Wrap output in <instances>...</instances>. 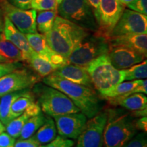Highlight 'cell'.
Wrapping results in <instances>:
<instances>
[{
  "label": "cell",
  "instance_id": "obj_29",
  "mask_svg": "<svg viewBox=\"0 0 147 147\" xmlns=\"http://www.w3.org/2000/svg\"><path fill=\"white\" fill-rule=\"evenodd\" d=\"M29 118L30 117L26 113H23L21 115L12 119L5 125V131L14 138H17L20 136L24 125Z\"/></svg>",
  "mask_w": 147,
  "mask_h": 147
},
{
  "label": "cell",
  "instance_id": "obj_19",
  "mask_svg": "<svg viewBox=\"0 0 147 147\" xmlns=\"http://www.w3.org/2000/svg\"><path fill=\"white\" fill-rule=\"evenodd\" d=\"M110 104L122 106L130 111L147 109V97L142 93H126L112 98L106 99Z\"/></svg>",
  "mask_w": 147,
  "mask_h": 147
},
{
  "label": "cell",
  "instance_id": "obj_34",
  "mask_svg": "<svg viewBox=\"0 0 147 147\" xmlns=\"http://www.w3.org/2000/svg\"><path fill=\"white\" fill-rule=\"evenodd\" d=\"M21 65L18 62L0 63V78L7 74L12 72L16 69L21 68Z\"/></svg>",
  "mask_w": 147,
  "mask_h": 147
},
{
  "label": "cell",
  "instance_id": "obj_46",
  "mask_svg": "<svg viewBox=\"0 0 147 147\" xmlns=\"http://www.w3.org/2000/svg\"><path fill=\"white\" fill-rule=\"evenodd\" d=\"M56 1H57L58 4H59V3H60L61 2V1H62V0H56Z\"/></svg>",
  "mask_w": 147,
  "mask_h": 147
},
{
  "label": "cell",
  "instance_id": "obj_39",
  "mask_svg": "<svg viewBox=\"0 0 147 147\" xmlns=\"http://www.w3.org/2000/svg\"><path fill=\"white\" fill-rule=\"evenodd\" d=\"M134 122V125L136 129L140 130L146 133L147 131V117H142L137 119Z\"/></svg>",
  "mask_w": 147,
  "mask_h": 147
},
{
  "label": "cell",
  "instance_id": "obj_17",
  "mask_svg": "<svg viewBox=\"0 0 147 147\" xmlns=\"http://www.w3.org/2000/svg\"><path fill=\"white\" fill-rule=\"evenodd\" d=\"M3 36L6 40L14 44L25 55V61L27 62L29 56L34 52V50L29 45L25 35L20 32L9 18L4 16L3 18Z\"/></svg>",
  "mask_w": 147,
  "mask_h": 147
},
{
  "label": "cell",
  "instance_id": "obj_37",
  "mask_svg": "<svg viewBox=\"0 0 147 147\" xmlns=\"http://www.w3.org/2000/svg\"><path fill=\"white\" fill-rule=\"evenodd\" d=\"M11 4L23 10L32 9L31 1L32 0H8Z\"/></svg>",
  "mask_w": 147,
  "mask_h": 147
},
{
  "label": "cell",
  "instance_id": "obj_27",
  "mask_svg": "<svg viewBox=\"0 0 147 147\" xmlns=\"http://www.w3.org/2000/svg\"><path fill=\"white\" fill-rule=\"evenodd\" d=\"M57 11L44 10L40 11L37 15V29L42 34H45L52 28Z\"/></svg>",
  "mask_w": 147,
  "mask_h": 147
},
{
  "label": "cell",
  "instance_id": "obj_2",
  "mask_svg": "<svg viewBox=\"0 0 147 147\" xmlns=\"http://www.w3.org/2000/svg\"><path fill=\"white\" fill-rule=\"evenodd\" d=\"M90 33L76 24L57 16L52 28L43 35L51 49L67 59L76 46Z\"/></svg>",
  "mask_w": 147,
  "mask_h": 147
},
{
  "label": "cell",
  "instance_id": "obj_7",
  "mask_svg": "<svg viewBox=\"0 0 147 147\" xmlns=\"http://www.w3.org/2000/svg\"><path fill=\"white\" fill-rule=\"evenodd\" d=\"M57 12L61 17L90 32H97L98 25L87 0H62Z\"/></svg>",
  "mask_w": 147,
  "mask_h": 147
},
{
  "label": "cell",
  "instance_id": "obj_35",
  "mask_svg": "<svg viewBox=\"0 0 147 147\" xmlns=\"http://www.w3.org/2000/svg\"><path fill=\"white\" fill-rule=\"evenodd\" d=\"M14 147H45V145L41 144L32 136L27 139H19L15 142Z\"/></svg>",
  "mask_w": 147,
  "mask_h": 147
},
{
  "label": "cell",
  "instance_id": "obj_22",
  "mask_svg": "<svg viewBox=\"0 0 147 147\" xmlns=\"http://www.w3.org/2000/svg\"><path fill=\"white\" fill-rule=\"evenodd\" d=\"M57 134V131L54 119L48 117L46 119L44 124L34 134L33 137L41 144L46 145L56 138Z\"/></svg>",
  "mask_w": 147,
  "mask_h": 147
},
{
  "label": "cell",
  "instance_id": "obj_4",
  "mask_svg": "<svg viewBox=\"0 0 147 147\" xmlns=\"http://www.w3.org/2000/svg\"><path fill=\"white\" fill-rule=\"evenodd\" d=\"M38 103L46 115L49 117L76 113L79 108L64 93L47 84H38L35 87Z\"/></svg>",
  "mask_w": 147,
  "mask_h": 147
},
{
  "label": "cell",
  "instance_id": "obj_31",
  "mask_svg": "<svg viewBox=\"0 0 147 147\" xmlns=\"http://www.w3.org/2000/svg\"><path fill=\"white\" fill-rule=\"evenodd\" d=\"M146 133L142 132L132 138L124 147H147Z\"/></svg>",
  "mask_w": 147,
  "mask_h": 147
},
{
  "label": "cell",
  "instance_id": "obj_41",
  "mask_svg": "<svg viewBox=\"0 0 147 147\" xmlns=\"http://www.w3.org/2000/svg\"><path fill=\"white\" fill-rule=\"evenodd\" d=\"M147 113V109L136 110V111H131V116L135 117H146Z\"/></svg>",
  "mask_w": 147,
  "mask_h": 147
},
{
  "label": "cell",
  "instance_id": "obj_42",
  "mask_svg": "<svg viewBox=\"0 0 147 147\" xmlns=\"http://www.w3.org/2000/svg\"><path fill=\"white\" fill-rule=\"evenodd\" d=\"M3 20L1 16V14L0 13V38L3 36Z\"/></svg>",
  "mask_w": 147,
  "mask_h": 147
},
{
  "label": "cell",
  "instance_id": "obj_24",
  "mask_svg": "<svg viewBox=\"0 0 147 147\" xmlns=\"http://www.w3.org/2000/svg\"><path fill=\"white\" fill-rule=\"evenodd\" d=\"M140 80L121 82L120 83L110 87V89L106 90V91L100 92V93H99V95L104 99L120 96V95L129 93L130 91L134 90L140 83Z\"/></svg>",
  "mask_w": 147,
  "mask_h": 147
},
{
  "label": "cell",
  "instance_id": "obj_13",
  "mask_svg": "<svg viewBox=\"0 0 147 147\" xmlns=\"http://www.w3.org/2000/svg\"><path fill=\"white\" fill-rule=\"evenodd\" d=\"M57 131L61 136L77 139L85 126L87 117L81 112L53 117Z\"/></svg>",
  "mask_w": 147,
  "mask_h": 147
},
{
  "label": "cell",
  "instance_id": "obj_10",
  "mask_svg": "<svg viewBox=\"0 0 147 147\" xmlns=\"http://www.w3.org/2000/svg\"><path fill=\"white\" fill-rule=\"evenodd\" d=\"M41 77L25 69H17L0 78V97L27 89L34 86Z\"/></svg>",
  "mask_w": 147,
  "mask_h": 147
},
{
  "label": "cell",
  "instance_id": "obj_15",
  "mask_svg": "<svg viewBox=\"0 0 147 147\" xmlns=\"http://www.w3.org/2000/svg\"><path fill=\"white\" fill-rule=\"evenodd\" d=\"M108 56L116 69L122 70L143 61L146 57L136 51L123 47H110Z\"/></svg>",
  "mask_w": 147,
  "mask_h": 147
},
{
  "label": "cell",
  "instance_id": "obj_32",
  "mask_svg": "<svg viewBox=\"0 0 147 147\" xmlns=\"http://www.w3.org/2000/svg\"><path fill=\"white\" fill-rule=\"evenodd\" d=\"M74 145V142L71 139L57 136L51 142L45 145V147H73Z\"/></svg>",
  "mask_w": 147,
  "mask_h": 147
},
{
  "label": "cell",
  "instance_id": "obj_45",
  "mask_svg": "<svg viewBox=\"0 0 147 147\" xmlns=\"http://www.w3.org/2000/svg\"><path fill=\"white\" fill-rule=\"evenodd\" d=\"M121 3H122L124 5H127L129 3H131L133 0H119Z\"/></svg>",
  "mask_w": 147,
  "mask_h": 147
},
{
  "label": "cell",
  "instance_id": "obj_26",
  "mask_svg": "<svg viewBox=\"0 0 147 147\" xmlns=\"http://www.w3.org/2000/svg\"><path fill=\"white\" fill-rule=\"evenodd\" d=\"M47 117L42 114L30 117L26 121L22 129L19 138L20 140L27 139L32 137L38 131V129L45 122Z\"/></svg>",
  "mask_w": 147,
  "mask_h": 147
},
{
  "label": "cell",
  "instance_id": "obj_1",
  "mask_svg": "<svg viewBox=\"0 0 147 147\" xmlns=\"http://www.w3.org/2000/svg\"><path fill=\"white\" fill-rule=\"evenodd\" d=\"M42 81L68 97L87 119L92 118L101 111L100 98L93 88L70 82L53 73L44 77Z\"/></svg>",
  "mask_w": 147,
  "mask_h": 147
},
{
  "label": "cell",
  "instance_id": "obj_8",
  "mask_svg": "<svg viewBox=\"0 0 147 147\" xmlns=\"http://www.w3.org/2000/svg\"><path fill=\"white\" fill-rule=\"evenodd\" d=\"M0 13L8 17L23 34L38 33L37 11L34 9L23 10L12 5L8 0H0Z\"/></svg>",
  "mask_w": 147,
  "mask_h": 147
},
{
  "label": "cell",
  "instance_id": "obj_44",
  "mask_svg": "<svg viewBox=\"0 0 147 147\" xmlns=\"http://www.w3.org/2000/svg\"><path fill=\"white\" fill-rule=\"evenodd\" d=\"M8 62L10 61L7 59H5L4 57H3L2 55H0V63H8Z\"/></svg>",
  "mask_w": 147,
  "mask_h": 147
},
{
  "label": "cell",
  "instance_id": "obj_25",
  "mask_svg": "<svg viewBox=\"0 0 147 147\" xmlns=\"http://www.w3.org/2000/svg\"><path fill=\"white\" fill-rule=\"evenodd\" d=\"M34 102L35 97L34 95L29 90L21 96L18 97L11 106L10 115L12 119H14L18 116L21 115Z\"/></svg>",
  "mask_w": 147,
  "mask_h": 147
},
{
  "label": "cell",
  "instance_id": "obj_40",
  "mask_svg": "<svg viewBox=\"0 0 147 147\" xmlns=\"http://www.w3.org/2000/svg\"><path fill=\"white\" fill-rule=\"evenodd\" d=\"M87 1L89 3L90 6H91L92 12L94 14V16L97 21L99 18V14H100V0H87Z\"/></svg>",
  "mask_w": 147,
  "mask_h": 147
},
{
  "label": "cell",
  "instance_id": "obj_9",
  "mask_svg": "<svg viewBox=\"0 0 147 147\" xmlns=\"http://www.w3.org/2000/svg\"><path fill=\"white\" fill-rule=\"evenodd\" d=\"M108 111H100L87 121L77 140L76 147H103Z\"/></svg>",
  "mask_w": 147,
  "mask_h": 147
},
{
  "label": "cell",
  "instance_id": "obj_18",
  "mask_svg": "<svg viewBox=\"0 0 147 147\" xmlns=\"http://www.w3.org/2000/svg\"><path fill=\"white\" fill-rule=\"evenodd\" d=\"M53 74L70 82L94 89L87 69L82 66L68 63L59 67Z\"/></svg>",
  "mask_w": 147,
  "mask_h": 147
},
{
  "label": "cell",
  "instance_id": "obj_38",
  "mask_svg": "<svg viewBox=\"0 0 147 147\" xmlns=\"http://www.w3.org/2000/svg\"><path fill=\"white\" fill-rule=\"evenodd\" d=\"M41 108L38 102H33L28 108H27L24 113H26L29 117H34V116L38 115L41 113Z\"/></svg>",
  "mask_w": 147,
  "mask_h": 147
},
{
  "label": "cell",
  "instance_id": "obj_28",
  "mask_svg": "<svg viewBox=\"0 0 147 147\" xmlns=\"http://www.w3.org/2000/svg\"><path fill=\"white\" fill-rule=\"evenodd\" d=\"M124 73V81L134 80H142L147 78V61L144 60L127 69H123Z\"/></svg>",
  "mask_w": 147,
  "mask_h": 147
},
{
  "label": "cell",
  "instance_id": "obj_36",
  "mask_svg": "<svg viewBox=\"0 0 147 147\" xmlns=\"http://www.w3.org/2000/svg\"><path fill=\"white\" fill-rule=\"evenodd\" d=\"M16 140L8 133L3 132L0 134V147H14Z\"/></svg>",
  "mask_w": 147,
  "mask_h": 147
},
{
  "label": "cell",
  "instance_id": "obj_33",
  "mask_svg": "<svg viewBox=\"0 0 147 147\" xmlns=\"http://www.w3.org/2000/svg\"><path fill=\"white\" fill-rule=\"evenodd\" d=\"M127 5L135 12L144 15L147 14V0H133Z\"/></svg>",
  "mask_w": 147,
  "mask_h": 147
},
{
  "label": "cell",
  "instance_id": "obj_21",
  "mask_svg": "<svg viewBox=\"0 0 147 147\" xmlns=\"http://www.w3.org/2000/svg\"><path fill=\"white\" fill-rule=\"evenodd\" d=\"M28 91L27 89L8 93L1 97L0 99V121L5 126L12 120L10 115L11 106L18 97Z\"/></svg>",
  "mask_w": 147,
  "mask_h": 147
},
{
  "label": "cell",
  "instance_id": "obj_16",
  "mask_svg": "<svg viewBox=\"0 0 147 147\" xmlns=\"http://www.w3.org/2000/svg\"><path fill=\"white\" fill-rule=\"evenodd\" d=\"M110 47H123L144 55H147L146 34H125L108 38Z\"/></svg>",
  "mask_w": 147,
  "mask_h": 147
},
{
  "label": "cell",
  "instance_id": "obj_20",
  "mask_svg": "<svg viewBox=\"0 0 147 147\" xmlns=\"http://www.w3.org/2000/svg\"><path fill=\"white\" fill-rule=\"evenodd\" d=\"M27 62L29 64L35 73L41 78L49 76L58 69L57 66L48 61L45 59L42 58L35 51L29 56Z\"/></svg>",
  "mask_w": 147,
  "mask_h": 147
},
{
  "label": "cell",
  "instance_id": "obj_14",
  "mask_svg": "<svg viewBox=\"0 0 147 147\" xmlns=\"http://www.w3.org/2000/svg\"><path fill=\"white\" fill-rule=\"evenodd\" d=\"M25 35L33 50L58 68L69 63L68 59L51 49L43 34L36 33Z\"/></svg>",
  "mask_w": 147,
  "mask_h": 147
},
{
  "label": "cell",
  "instance_id": "obj_43",
  "mask_svg": "<svg viewBox=\"0 0 147 147\" xmlns=\"http://www.w3.org/2000/svg\"><path fill=\"white\" fill-rule=\"evenodd\" d=\"M5 131V126L0 121V134Z\"/></svg>",
  "mask_w": 147,
  "mask_h": 147
},
{
  "label": "cell",
  "instance_id": "obj_5",
  "mask_svg": "<svg viewBox=\"0 0 147 147\" xmlns=\"http://www.w3.org/2000/svg\"><path fill=\"white\" fill-rule=\"evenodd\" d=\"M93 87L98 93L124 81L123 71L116 69L108 54L99 57L85 67Z\"/></svg>",
  "mask_w": 147,
  "mask_h": 147
},
{
  "label": "cell",
  "instance_id": "obj_12",
  "mask_svg": "<svg viewBox=\"0 0 147 147\" xmlns=\"http://www.w3.org/2000/svg\"><path fill=\"white\" fill-rule=\"evenodd\" d=\"M146 34L147 16L131 10L125 9L114 27L110 37L125 34Z\"/></svg>",
  "mask_w": 147,
  "mask_h": 147
},
{
  "label": "cell",
  "instance_id": "obj_30",
  "mask_svg": "<svg viewBox=\"0 0 147 147\" xmlns=\"http://www.w3.org/2000/svg\"><path fill=\"white\" fill-rule=\"evenodd\" d=\"M58 3L56 0H32V9L36 11L54 10L57 11Z\"/></svg>",
  "mask_w": 147,
  "mask_h": 147
},
{
  "label": "cell",
  "instance_id": "obj_23",
  "mask_svg": "<svg viewBox=\"0 0 147 147\" xmlns=\"http://www.w3.org/2000/svg\"><path fill=\"white\" fill-rule=\"evenodd\" d=\"M0 55L10 62L25 61L23 52L14 44L5 39L4 36L0 38Z\"/></svg>",
  "mask_w": 147,
  "mask_h": 147
},
{
  "label": "cell",
  "instance_id": "obj_6",
  "mask_svg": "<svg viewBox=\"0 0 147 147\" xmlns=\"http://www.w3.org/2000/svg\"><path fill=\"white\" fill-rule=\"evenodd\" d=\"M109 49L108 38L90 33L76 46L67 59L69 63L85 67L95 59L108 54Z\"/></svg>",
  "mask_w": 147,
  "mask_h": 147
},
{
  "label": "cell",
  "instance_id": "obj_3",
  "mask_svg": "<svg viewBox=\"0 0 147 147\" xmlns=\"http://www.w3.org/2000/svg\"><path fill=\"white\" fill-rule=\"evenodd\" d=\"M136 130L131 115H119L113 111H108L103 147H124L134 137Z\"/></svg>",
  "mask_w": 147,
  "mask_h": 147
},
{
  "label": "cell",
  "instance_id": "obj_11",
  "mask_svg": "<svg viewBox=\"0 0 147 147\" xmlns=\"http://www.w3.org/2000/svg\"><path fill=\"white\" fill-rule=\"evenodd\" d=\"M124 10L125 5L119 0H100L97 34L109 38Z\"/></svg>",
  "mask_w": 147,
  "mask_h": 147
}]
</instances>
